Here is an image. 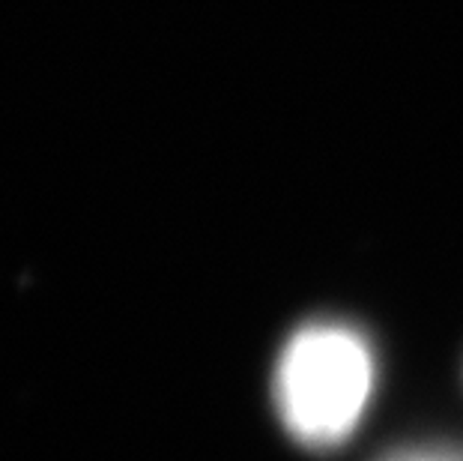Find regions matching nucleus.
<instances>
[{
    "instance_id": "1",
    "label": "nucleus",
    "mask_w": 463,
    "mask_h": 461,
    "mask_svg": "<svg viewBox=\"0 0 463 461\" xmlns=\"http://www.w3.org/2000/svg\"><path fill=\"white\" fill-rule=\"evenodd\" d=\"M272 389L281 423L299 444L338 447L359 426L373 389L368 341L347 323H308L284 345Z\"/></svg>"
},
{
    "instance_id": "2",
    "label": "nucleus",
    "mask_w": 463,
    "mask_h": 461,
    "mask_svg": "<svg viewBox=\"0 0 463 461\" xmlns=\"http://www.w3.org/2000/svg\"><path fill=\"white\" fill-rule=\"evenodd\" d=\"M389 461H463L458 453H442V449H419V453H401Z\"/></svg>"
}]
</instances>
